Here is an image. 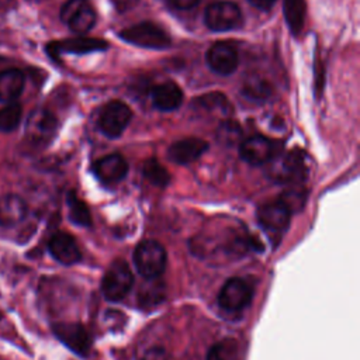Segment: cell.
<instances>
[{
  "label": "cell",
  "instance_id": "obj_1",
  "mask_svg": "<svg viewBox=\"0 0 360 360\" xmlns=\"http://www.w3.org/2000/svg\"><path fill=\"white\" fill-rule=\"evenodd\" d=\"M269 176L277 183L301 184L308 174V163L305 152L300 149L278 153L270 160Z\"/></svg>",
  "mask_w": 360,
  "mask_h": 360
},
{
  "label": "cell",
  "instance_id": "obj_2",
  "mask_svg": "<svg viewBox=\"0 0 360 360\" xmlns=\"http://www.w3.org/2000/svg\"><path fill=\"white\" fill-rule=\"evenodd\" d=\"M134 264L145 280L158 278L167 264L166 249L156 240H142L134 250Z\"/></svg>",
  "mask_w": 360,
  "mask_h": 360
},
{
  "label": "cell",
  "instance_id": "obj_3",
  "mask_svg": "<svg viewBox=\"0 0 360 360\" xmlns=\"http://www.w3.org/2000/svg\"><path fill=\"white\" fill-rule=\"evenodd\" d=\"M134 285V274L129 264L122 260H114L105 270L101 280V292L105 300L118 302L124 300Z\"/></svg>",
  "mask_w": 360,
  "mask_h": 360
},
{
  "label": "cell",
  "instance_id": "obj_4",
  "mask_svg": "<svg viewBox=\"0 0 360 360\" xmlns=\"http://www.w3.org/2000/svg\"><path fill=\"white\" fill-rule=\"evenodd\" d=\"M118 37L128 44L148 49H165L172 44L167 32L149 21H142L124 28L118 32Z\"/></svg>",
  "mask_w": 360,
  "mask_h": 360
},
{
  "label": "cell",
  "instance_id": "obj_5",
  "mask_svg": "<svg viewBox=\"0 0 360 360\" xmlns=\"http://www.w3.org/2000/svg\"><path fill=\"white\" fill-rule=\"evenodd\" d=\"M242 21L243 17L239 6L228 0L210 3L204 13L205 25L215 32L238 30L242 25Z\"/></svg>",
  "mask_w": 360,
  "mask_h": 360
},
{
  "label": "cell",
  "instance_id": "obj_6",
  "mask_svg": "<svg viewBox=\"0 0 360 360\" xmlns=\"http://www.w3.org/2000/svg\"><path fill=\"white\" fill-rule=\"evenodd\" d=\"M131 118V108L120 100H112L101 108L97 125L107 138H118L128 127Z\"/></svg>",
  "mask_w": 360,
  "mask_h": 360
},
{
  "label": "cell",
  "instance_id": "obj_7",
  "mask_svg": "<svg viewBox=\"0 0 360 360\" xmlns=\"http://www.w3.org/2000/svg\"><path fill=\"white\" fill-rule=\"evenodd\" d=\"M253 295V288L240 277H231L225 281L218 294V305L226 312H239L245 309Z\"/></svg>",
  "mask_w": 360,
  "mask_h": 360
},
{
  "label": "cell",
  "instance_id": "obj_8",
  "mask_svg": "<svg viewBox=\"0 0 360 360\" xmlns=\"http://www.w3.org/2000/svg\"><path fill=\"white\" fill-rule=\"evenodd\" d=\"M60 20L76 34H86L96 24V11L87 0H68L60 8Z\"/></svg>",
  "mask_w": 360,
  "mask_h": 360
},
{
  "label": "cell",
  "instance_id": "obj_9",
  "mask_svg": "<svg viewBox=\"0 0 360 360\" xmlns=\"http://www.w3.org/2000/svg\"><path fill=\"white\" fill-rule=\"evenodd\" d=\"M58 129L56 117L46 108H35L28 115L25 134L37 145H46L52 141Z\"/></svg>",
  "mask_w": 360,
  "mask_h": 360
},
{
  "label": "cell",
  "instance_id": "obj_10",
  "mask_svg": "<svg viewBox=\"0 0 360 360\" xmlns=\"http://www.w3.org/2000/svg\"><path fill=\"white\" fill-rule=\"evenodd\" d=\"M52 332L68 349L79 356H87L91 347V336L87 329L77 322H56Z\"/></svg>",
  "mask_w": 360,
  "mask_h": 360
},
{
  "label": "cell",
  "instance_id": "obj_11",
  "mask_svg": "<svg viewBox=\"0 0 360 360\" xmlns=\"http://www.w3.org/2000/svg\"><path fill=\"white\" fill-rule=\"evenodd\" d=\"M278 142L263 136L252 135L245 139L239 146L240 158L252 166H260L269 163L276 155H278Z\"/></svg>",
  "mask_w": 360,
  "mask_h": 360
},
{
  "label": "cell",
  "instance_id": "obj_12",
  "mask_svg": "<svg viewBox=\"0 0 360 360\" xmlns=\"http://www.w3.org/2000/svg\"><path fill=\"white\" fill-rule=\"evenodd\" d=\"M207 63L212 72L221 76L232 75L238 68V52L228 42H215L207 51Z\"/></svg>",
  "mask_w": 360,
  "mask_h": 360
},
{
  "label": "cell",
  "instance_id": "obj_13",
  "mask_svg": "<svg viewBox=\"0 0 360 360\" xmlns=\"http://www.w3.org/2000/svg\"><path fill=\"white\" fill-rule=\"evenodd\" d=\"M256 215L262 228L271 233H283L291 221V212L278 200L262 204Z\"/></svg>",
  "mask_w": 360,
  "mask_h": 360
},
{
  "label": "cell",
  "instance_id": "obj_14",
  "mask_svg": "<svg viewBox=\"0 0 360 360\" xmlns=\"http://www.w3.org/2000/svg\"><path fill=\"white\" fill-rule=\"evenodd\" d=\"M48 250L56 262L65 266L75 264L82 259V253L76 239L68 232H55L48 242Z\"/></svg>",
  "mask_w": 360,
  "mask_h": 360
},
{
  "label": "cell",
  "instance_id": "obj_15",
  "mask_svg": "<svg viewBox=\"0 0 360 360\" xmlns=\"http://www.w3.org/2000/svg\"><path fill=\"white\" fill-rule=\"evenodd\" d=\"M91 170L100 181L105 184H114L127 176L128 163L120 153H110L97 159L93 163Z\"/></svg>",
  "mask_w": 360,
  "mask_h": 360
},
{
  "label": "cell",
  "instance_id": "obj_16",
  "mask_svg": "<svg viewBox=\"0 0 360 360\" xmlns=\"http://www.w3.org/2000/svg\"><path fill=\"white\" fill-rule=\"evenodd\" d=\"M208 143L200 138H183L173 142L167 149V158L176 165H188L205 153Z\"/></svg>",
  "mask_w": 360,
  "mask_h": 360
},
{
  "label": "cell",
  "instance_id": "obj_17",
  "mask_svg": "<svg viewBox=\"0 0 360 360\" xmlns=\"http://www.w3.org/2000/svg\"><path fill=\"white\" fill-rule=\"evenodd\" d=\"M108 48V42L98 38H69L58 42H52L46 46L52 56L60 53H90L96 51H104Z\"/></svg>",
  "mask_w": 360,
  "mask_h": 360
},
{
  "label": "cell",
  "instance_id": "obj_18",
  "mask_svg": "<svg viewBox=\"0 0 360 360\" xmlns=\"http://www.w3.org/2000/svg\"><path fill=\"white\" fill-rule=\"evenodd\" d=\"M28 214L25 201L17 194H6L0 197V225L13 228L22 222Z\"/></svg>",
  "mask_w": 360,
  "mask_h": 360
},
{
  "label": "cell",
  "instance_id": "obj_19",
  "mask_svg": "<svg viewBox=\"0 0 360 360\" xmlns=\"http://www.w3.org/2000/svg\"><path fill=\"white\" fill-rule=\"evenodd\" d=\"M153 105L160 111H173L183 101V91L174 82H165L152 89L150 93Z\"/></svg>",
  "mask_w": 360,
  "mask_h": 360
},
{
  "label": "cell",
  "instance_id": "obj_20",
  "mask_svg": "<svg viewBox=\"0 0 360 360\" xmlns=\"http://www.w3.org/2000/svg\"><path fill=\"white\" fill-rule=\"evenodd\" d=\"M25 77L20 69L10 68L0 72V101L13 103L24 89Z\"/></svg>",
  "mask_w": 360,
  "mask_h": 360
},
{
  "label": "cell",
  "instance_id": "obj_21",
  "mask_svg": "<svg viewBox=\"0 0 360 360\" xmlns=\"http://www.w3.org/2000/svg\"><path fill=\"white\" fill-rule=\"evenodd\" d=\"M193 108L215 117H222L225 120H228L232 112V105L222 93H208L197 97L193 101Z\"/></svg>",
  "mask_w": 360,
  "mask_h": 360
},
{
  "label": "cell",
  "instance_id": "obj_22",
  "mask_svg": "<svg viewBox=\"0 0 360 360\" xmlns=\"http://www.w3.org/2000/svg\"><path fill=\"white\" fill-rule=\"evenodd\" d=\"M166 297V287L158 278L146 280L138 292V302L142 308H150L159 305Z\"/></svg>",
  "mask_w": 360,
  "mask_h": 360
},
{
  "label": "cell",
  "instance_id": "obj_23",
  "mask_svg": "<svg viewBox=\"0 0 360 360\" xmlns=\"http://www.w3.org/2000/svg\"><path fill=\"white\" fill-rule=\"evenodd\" d=\"M283 10L291 34L298 35L305 22V0H284Z\"/></svg>",
  "mask_w": 360,
  "mask_h": 360
},
{
  "label": "cell",
  "instance_id": "obj_24",
  "mask_svg": "<svg viewBox=\"0 0 360 360\" xmlns=\"http://www.w3.org/2000/svg\"><path fill=\"white\" fill-rule=\"evenodd\" d=\"M308 197V190L302 184H291L278 197V201L291 212H298L304 208Z\"/></svg>",
  "mask_w": 360,
  "mask_h": 360
},
{
  "label": "cell",
  "instance_id": "obj_25",
  "mask_svg": "<svg viewBox=\"0 0 360 360\" xmlns=\"http://www.w3.org/2000/svg\"><path fill=\"white\" fill-rule=\"evenodd\" d=\"M242 91L253 101H264L271 96V84L259 75H250L245 80Z\"/></svg>",
  "mask_w": 360,
  "mask_h": 360
},
{
  "label": "cell",
  "instance_id": "obj_26",
  "mask_svg": "<svg viewBox=\"0 0 360 360\" xmlns=\"http://www.w3.org/2000/svg\"><path fill=\"white\" fill-rule=\"evenodd\" d=\"M66 204L69 210V219L79 226H90L91 215L89 207L83 200H80L75 191H69L66 197Z\"/></svg>",
  "mask_w": 360,
  "mask_h": 360
},
{
  "label": "cell",
  "instance_id": "obj_27",
  "mask_svg": "<svg viewBox=\"0 0 360 360\" xmlns=\"http://www.w3.org/2000/svg\"><path fill=\"white\" fill-rule=\"evenodd\" d=\"M238 359H239V346H238V342L232 338H225L214 343L207 353V360H238Z\"/></svg>",
  "mask_w": 360,
  "mask_h": 360
},
{
  "label": "cell",
  "instance_id": "obj_28",
  "mask_svg": "<svg viewBox=\"0 0 360 360\" xmlns=\"http://www.w3.org/2000/svg\"><path fill=\"white\" fill-rule=\"evenodd\" d=\"M142 174L146 180H149L153 186H158V187H166L170 183V173L156 159L145 160L142 167Z\"/></svg>",
  "mask_w": 360,
  "mask_h": 360
},
{
  "label": "cell",
  "instance_id": "obj_29",
  "mask_svg": "<svg viewBox=\"0 0 360 360\" xmlns=\"http://www.w3.org/2000/svg\"><path fill=\"white\" fill-rule=\"evenodd\" d=\"M22 117V107L20 103L13 101L7 103L3 108H0V131L11 132L14 131Z\"/></svg>",
  "mask_w": 360,
  "mask_h": 360
},
{
  "label": "cell",
  "instance_id": "obj_30",
  "mask_svg": "<svg viewBox=\"0 0 360 360\" xmlns=\"http://www.w3.org/2000/svg\"><path fill=\"white\" fill-rule=\"evenodd\" d=\"M242 128L238 122L232 120H224L217 129V139L221 145L232 146L240 141Z\"/></svg>",
  "mask_w": 360,
  "mask_h": 360
},
{
  "label": "cell",
  "instance_id": "obj_31",
  "mask_svg": "<svg viewBox=\"0 0 360 360\" xmlns=\"http://www.w3.org/2000/svg\"><path fill=\"white\" fill-rule=\"evenodd\" d=\"M167 353L163 347H150L141 360H166Z\"/></svg>",
  "mask_w": 360,
  "mask_h": 360
},
{
  "label": "cell",
  "instance_id": "obj_32",
  "mask_svg": "<svg viewBox=\"0 0 360 360\" xmlns=\"http://www.w3.org/2000/svg\"><path fill=\"white\" fill-rule=\"evenodd\" d=\"M167 1L170 3V6L179 10H190L200 3V0H167Z\"/></svg>",
  "mask_w": 360,
  "mask_h": 360
},
{
  "label": "cell",
  "instance_id": "obj_33",
  "mask_svg": "<svg viewBox=\"0 0 360 360\" xmlns=\"http://www.w3.org/2000/svg\"><path fill=\"white\" fill-rule=\"evenodd\" d=\"M111 3L114 4V7L118 10V11H128L131 10L136 3L138 0H111Z\"/></svg>",
  "mask_w": 360,
  "mask_h": 360
},
{
  "label": "cell",
  "instance_id": "obj_34",
  "mask_svg": "<svg viewBox=\"0 0 360 360\" xmlns=\"http://www.w3.org/2000/svg\"><path fill=\"white\" fill-rule=\"evenodd\" d=\"M248 1L259 10H270L276 3V0H248Z\"/></svg>",
  "mask_w": 360,
  "mask_h": 360
}]
</instances>
